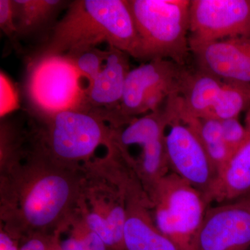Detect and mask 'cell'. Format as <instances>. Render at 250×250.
<instances>
[{
	"instance_id": "6da1fadb",
	"label": "cell",
	"mask_w": 250,
	"mask_h": 250,
	"mask_svg": "<svg viewBox=\"0 0 250 250\" xmlns=\"http://www.w3.org/2000/svg\"><path fill=\"white\" fill-rule=\"evenodd\" d=\"M84 179L82 166L54 160L29 133L22 156L0 167V228L18 240L62 235L78 212Z\"/></svg>"
},
{
	"instance_id": "7a4b0ae2",
	"label": "cell",
	"mask_w": 250,
	"mask_h": 250,
	"mask_svg": "<svg viewBox=\"0 0 250 250\" xmlns=\"http://www.w3.org/2000/svg\"><path fill=\"white\" fill-rule=\"evenodd\" d=\"M103 42L139 60V34L127 0L70 1L36 54H65Z\"/></svg>"
},
{
	"instance_id": "3957f363",
	"label": "cell",
	"mask_w": 250,
	"mask_h": 250,
	"mask_svg": "<svg viewBox=\"0 0 250 250\" xmlns=\"http://www.w3.org/2000/svg\"><path fill=\"white\" fill-rule=\"evenodd\" d=\"M139 34V60L183 65L190 52L189 0H127Z\"/></svg>"
},
{
	"instance_id": "277c9868",
	"label": "cell",
	"mask_w": 250,
	"mask_h": 250,
	"mask_svg": "<svg viewBox=\"0 0 250 250\" xmlns=\"http://www.w3.org/2000/svg\"><path fill=\"white\" fill-rule=\"evenodd\" d=\"M39 121L40 126L31 131L36 139L54 160L72 167L91 160L100 146L111 143L116 129L93 110H69Z\"/></svg>"
},
{
	"instance_id": "5b68a950",
	"label": "cell",
	"mask_w": 250,
	"mask_h": 250,
	"mask_svg": "<svg viewBox=\"0 0 250 250\" xmlns=\"http://www.w3.org/2000/svg\"><path fill=\"white\" fill-rule=\"evenodd\" d=\"M83 79L64 54H35L28 63L24 86L31 111L40 120L69 110L88 109Z\"/></svg>"
},
{
	"instance_id": "8992f818",
	"label": "cell",
	"mask_w": 250,
	"mask_h": 250,
	"mask_svg": "<svg viewBox=\"0 0 250 250\" xmlns=\"http://www.w3.org/2000/svg\"><path fill=\"white\" fill-rule=\"evenodd\" d=\"M156 227L178 250H195L207 207L201 192L174 172L156 184L149 195Z\"/></svg>"
},
{
	"instance_id": "52a82bcc",
	"label": "cell",
	"mask_w": 250,
	"mask_h": 250,
	"mask_svg": "<svg viewBox=\"0 0 250 250\" xmlns=\"http://www.w3.org/2000/svg\"><path fill=\"white\" fill-rule=\"evenodd\" d=\"M82 167L85 179L79 212L109 250H124V190L104 172L94 158Z\"/></svg>"
},
{
	"instance_id": "ba28073f",
	"label": "cell",
	"mask_w": 250,
	"mask_h": 250,
	"mask_svg": "<svg viewBox=\"0 0 250 250\" xmlns=\"http://www.w3.org/2000/svg\"><path fill=\"white\" fill-rule=\"evenodd\" d=\"M174 121L172 109L165 106L117 129L116 139L120 145L128 148L139 145L142 149L136 160L137 172L145 190L149 197L156 184L170 172L166 152L165 130Z\"/></svg>"
},
{
	"instance_id": "9c48e42d",
	"label": "cell",
	"mask_w": 250,
	"mask_h": 250,
	"mask_svg": "<svg viewBox=\"0 0 250 250\" xmlns=\"http://www.w3.org/2000/svg\"><path fill=\"white\" fill-rule=\"evenodd\" d=\"M189 45L250 37V0H192Z\"/></svg>"
},
{
	"instance_id": "30bf717a",
	"label": "cell",
	"mask_w": 250,
	"mask_h": 250,
	"mask_svg": "<svg viewBox=\"0 0 250 250\" xmlns=\"http://www.w3.org/2000/svg\"><path fill=\"white\" fill-rule=\"evenodd\" d=\"M250 248V193L208 207L197 237L195 250Z\"/></svg>"
},
{
	"instance_id": "8fae6325",
	"label": "cell",
	"mask_w": 250,
	"mask_h": 250,
	"mask_svg": "<svg viewBox=\"0 0 250 250\" xmlns=\"http://www.w3.org/2000/svg\"><path fill=\"white\" fill-rule=\"evenodd\" d=\"M170 126L166 146L171 172L201 192L205 199L216 180L218 170L190 126L177 120Z\"/></svg>"
},
{
	"instance_id": "7c38bea8",
	"label": "cell",
	"mask_w": 250,
	"mask_h": 250,
	"mask_svg": "<svg viewBox=\"0 0 250 250\" xmlns=\"http://www.w3.org/2000/svg\"><path fill=\"white\" fill-rule=\"evenodd\" d=\"M172 61L154 59L131 69L125 82L124 93L117 113V129L129 125L141 114V107L148 94L166 83L178 79L184 70Z\"/></svg>"
},
{
	"instance_id": "4fadbf2b",
	"label": "cell",
	"mask_w": 250,
	"mask_h": 250,
	"mask_svg": "<svg viewBox=\"0 0 250 250\" xmlns=\"http://www.w3.org/2000/svg\"><path fill=\"white\" fill-rule=\"evenodd\" d=\"M198 68L225 82L250 83V37L190 45Z\"/></svg>"
},
{
	"instance_id": "5bb4252c",
	"label": "cell",
	"mask_w": 250,
	"mask_h": 250,
	"mask_svg": "<svg viewBox=\"0 0 250 250\" xmlns=\"http://www.w3.org/2000/svg\"><path fill=\"white\" fill-rule=\"evenodd\" d=\"M103 70L86 88L87 108L101 113L115 127L117 113L121 105L125 82L131 70L129 55L108 46Z\"/></svg>"
},
{
	"instance_id": "9a60e30c",
	"label": "cell",
	"mask_w": 250,
	"mask_h": 250,
	"mask_svg": "<svg viewBox=\"0 0 250 250\" xmlns=\"http://www.w3.org/2000/svg\"><path fill=\"white\" fill-rule=\"evenodd\" d=\"M126 209L124 250H178L156 227L147 195H126Z\"/></svg>"
},
{
	"instance_id": "2e32d148",
	"label": "cell",
	"mask_w": 250,
	"mask_h": 250,
	"mask_svg": "<svg viewBox=\"0 0 250 250\" xmlns=\"http://www.w3.org/2000/svg\"><path fill=\"white\" fill-rule=\"evenodd\" d=\"M224 85V81L198 68L195 72L184 70L179 95L174 98L176 120L207 118Z\"/></svg>"
},
{
	"instance_id": "e0dca14e",
	"label": "cell",
	"mask_w": 250,
	"mask_h": 250,
	"mask_svg": "<svg viewBox=\"0 0 250 250\" xmlns=\"http://www.w3.org/2000/svg\"><path fill=\"white\" fill-rule=\"evenodd\" d=\"M248 136L218 177L205 200L207 207L212 203H225L250 193V108L246 117Z\"/></svg>"
},
{
	"instance_id": "ac0fdd59",
	"label": "cell",
	"mask_w": 250,
	"mask_h": 250,
	"mask_svg": "<svg viewBox=\"0 0 250 250\" xmlns=\"http://www.w3.org/2000/svg\"><path fill=\"white\" fill-rule=\"evenodd\" d=\"M20 39L48 27L69 1L63 0H12Z\"/></svg>"
},
{
	"instance_id": "d6986e66",
	"label": "cell",
	"mask_w": 250,
	"mask_h": 250,
	"mask_svg": "<svg viewBox=\"0 0 250 250\" xmlns=\"http://www.w3.org/2000/svg\"><path fill=\"white\" fill-rule=\"evenodd\" d=\"M179 121L196 133L210 161L220 172L232 157L223 139L220 121L212 118H182Z\"/></svg>"
},
{
	"instance_id": "ffe728a7",
	"label": "cell",
	"mask_w": 250,
	"mask_h": 250,
	"mask_svg": "<svg viewBox=\"0 0 250 250\" xmlns=\"http://www.w3.org/2000/svg\"><path fill=\"white\" fill-rule=\"evenodd\" d=\"M250 108V83L225 82L214 106L207 118L219 121L238 118L240 113Z\"/></svg>"
},
{
	"instance_id": "44dd1931",
	"label": "cell",
	"mask_w": 250,
	"mask_h": 250,
	"mask_svg": "<svg viewBox=\"0 0 250 250\" xmlns=\"http://www.w3.org/2000/svg\"><path fill=\"white\" fill-rule=\"evenodd\" d=\"M65 232L69 235L64 240L61 238L62 250H109L98 233L90 229L79 210Z\"/></svg>"
},
{
	"instance_id": "7402d4cb",
	"label": "cell",
	"mask_w": 250,
	"mask_h": 250,
	"mask_svg": "<svg viewBox=\"0 0 250 250\" xmlns=\"http://www.w3.org/2000/svg\"><path fill=\"white\" fill-rule=\"evenodd\" d=\"M68 57L82 77L90 83L103 70L106 62L107 50L98 47H88L64 54Z\"/></svg>"
},
{
	"instance_id": "603a6c76",
	"label": "cell",
	"mask_w": 250,
	"mask_h": 250,
	"mask_svg": "<svg viewBox=\"0 0 250 250\" xmlns=\"http://www.w3.org/2000/svg\"><path fill=\"white\" fill-rule=\"evenodd\" d=\"M220 123L223 139L233 156L247 139L246 126L240 123L238 118L223 120Z\"/></svg>"
},
{
	"instance_id": "cb8c5ba5",
	"label": "cell",
	"mask_w": 250,
	"mask_h": 250,
	"mask_svg": "<svg viewBox=\"0 0 250 250\" xmlns=\"http://www.w3.org/2000/svg\"><path fill=\"white\" fill-rule=\"evenodd\" d=\"M60 234L33 233L18 241V250H52L61 241Z\"/></svg>"
},
{
	"instance_id": "d4e9b609",
	"label": "cell",
	"mask_w": 250,
	"mask_h": 250,
	"mask_svg": "<svg viewBox=\"0 0 250 250\" xmlns=\"http://www.w3.org/2000/svg\"><path fill=\"white\" fill-rule=\"evenodd\" d=\"M0 28L14 47L19 48L20 37L15 22L12 0H0Z\"/></svg>"
},
{
	"instance_id": "484cf974",
	"label": "cell",
	"mask_w": 250,
	"mask_h": 250,
	"mask_svg": "<svg viewBox=\"0 0 250 250\" xmlns=\"http://www.w3.org/2000/svg\"><path fill=\"white\" fill-rule=\"evenodd\" d=\"M15 90L5 75L1 72V118H4L9 112L13 111L17 104Z\"/></svg>"
},
{
	"instance_id": "4316f807",
	"label": "cell",
	"mask_w": 250,
	"mask_h": 250,
	"mask_svg": "<svg viewBox=\"0 0 250 250\" xmlns=\"http://www.w3.org/2000/svg\"><path fill=\"white\" fill-rule=\"evenodd\" d=\"M18 241L0 228V250H18Z\"/></svg>"
},
{
	"instance_id": "83f0119b",
	"label": "cell",
	"mask_w": 250,
	"mask_h": 250,
	"mask_svg": "<svg viewBox=\"0 0 250 250\" xmlns=\"http://www.w3.org/2000/svg\"><path fill=\"white\" fill-rule=\"evenodd\" d=\"M52 250H62V247H61L60 245V242H59V244L57 245V246H56L55 248H54V249Z\"/></svg>"
}]
</instances>
